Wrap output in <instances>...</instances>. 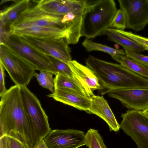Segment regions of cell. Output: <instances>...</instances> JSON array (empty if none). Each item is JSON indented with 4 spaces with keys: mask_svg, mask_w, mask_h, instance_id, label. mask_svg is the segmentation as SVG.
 <instances>
[{
    "mask_svg": "<svg viewBox=\"0 0 148 148\" xmlns=\"http://www.w3.org/2000/svg\"><path fill=\"white\" fill-rule=\"evenodd\" d=\"M7 148H10L9 145V143L8 142V139L7 140Z\"/></svg>",
    "mask_w": 148,
    "mask_h": 148,
    "instance_id": "35",
    "label": "cell"
},
{
    "mask_svg": "<svg viewBox=\"0 0 148 148\" xmlns=\"http://www.w3.org/2000/svg\"><path fill=\"white\" fill-rule=\"evenodd\" d=\"M47 96L86 112L90 107V97L67 88L61 87L54 89V92L48 95Z\"/></svg>",
    "mask_w": 148,
    "mask_h": 148,
    "instance_id": "15",
    "label": "cell"
},
{
    "mask_svg": "<svg viewBox=\"0 0 148 148\" xmlns=\"http://www.w3.org/2000/svg\"><path fill=\"white\" fill-rule=\"evenodd\" d=\"M3 44L27 60L36 70L49 71L57 75L49 56L24 42L20 37L11 34Z\"/></svg>",
    "mask_w": 148,
    "mask_h": 148,
    "instance_id": "8",
    "label": "cell"
},
{
    "mask_svg": "<svg viewBox=\"0 0 148 148\" xmlns=\"http://www.w3.org/2000/svg\"><path fill=\"white\" fill-rule=\"evenodd\" d=\"M0 45L4 43L6 40L11 34L7 26L2 22L0 21Z\"/></svg>",
    "mask_w": 148,
    "mask_h": 148,
    "instance_id": "29",
    "label": "cell"
},
{
    "mask_svg": "<svg viewBox=\"0 0 148 148\" xmlns=\"http://www.w3.org/2000/svg\"><path fill=\"white\" fill-rule=\"evenodd\" d=\"M48 56L57 74L66 75L74 78L72 72L68 64L54 57Z\"/></svg>",
    "mask_w": 148,
    "mask_h": 148,
    "instance_id": "25",
    "label": "cell"
},
{
    "mask_svg": "<svg viewBox=\"0 0 148 148\" xmlns=\"http://www.w3.org/2000/svg\"><path fill=\"white\" fill-rule=\"evenodd\" d=\"M83 131L74 129L51 130L43 139L48 148H78L86 145Z\"/></svg>",
    "mask_w": 148,
    "mask_h": 148,
    "instance_id": "11",
    "label": "cell"
},
{
    "mask_svg": "<svg viewBox=\"0 0 148 148\" xmlns=\"http://www.w3.org/2000/svg\"><path fill=\"white\" fill-rule=\"evenodd\" d=\"M37 6L45 12L52 14L64 15L71 12H83L85 0H35Z\"/></svg>",
    "mask_w": 148,
    "mask_h": 148,
    "instance_id": "13",
    "label": "cell"
},
{
    "mask_svg": "<svg viewBox=\"0 0 148 148\" xmlns=\"http://www.w3.org/2000/svg\"><path fill=\"white\" fill-rule=\"evenodd\" d=\"M125 13L127 28L135 32L143 30L148 24V0H118Z\"/></svg>",
    "mask_w": 148,
    "mask_h": 148,
    "instance_id": "10",
    "label": "cell"
},
{
    "mask_svg": "<svg viewBox=\"0 0 148 148\" xmlns=\"http://www.w3.org/2000/svg\"><path fill=\"white\" fill-rule=\"evenodd\" d=\"M116 61L134 73L148 79V67L146 66L127 57L126 55L120 56Z\"/></svg>",
    "mask_w": 148,
    "mask_h": 148,
    "instance_id": "22",
    "label": "cell"
},
{
    "mask_svg": "<svg viewBox=\"0 0 148 148\" xmlns=\"http://www.w3.org/2000/svg\"><path fill=\"white\" fill-rule=\"evenodd\" d=\"M8 137L4 136L0 138V148H7Z\"/></svg>",
    "mask_w": 148,
    "mask_h": 148,
    "instance_id": "32",
    "label": "cell"
},
{
    "mask_svg": "<svg viewBox=\"0 0 148 148\" xmlns=\"http://www.w3.org/2000/svg\"><path fill=\"white\" fill-rule=\"evenodd\" d=\"M33 2L30 1L28 7L21 12L18 19L9 26V30L14 28L36 26H57L66 30L61 23L63 15L46 13L37 7L35 0Z\"/></svg>",
    "mask_w": 148,
    "mask_h": 148,
    "instance_id": "7",
    "label": "cell"
},
{
    "mask_svg": "<svg viewBox=\"0 0 148 148\" xmlns=\"http://www.w3.org/2000/svg\"><path fill=\"white\" fill-rule=\"evenodd\" d=\"M24 108L38 137L43 138L51 130L48 117L37 97L27 86H20Z\"/></svg>",
    "mask_w": 148,
    "mask_h": 148,
    "instance_id": "6",
    "label": "cell"
},
{
    "mask_svg": "<svg viewBox=\"0 0 148 148\" xmlns=\"http://www.w3.org/2000/svg\"><path fill=\"white\" fill-rule=\"evenodd\" d=\"M0 62L16 85L27 86L34 77V66L4 44L0 45Z\"/></svg>",
    "mask_w": 148,
    "mask_h": 148,
    "instance_id": "4",
    "label": "cell"
},
{
    "mask_svg": "<svg viewBox=\"0 0 148 148\" xmlns=\"http://www.w3.org/2000/svg\"><path fill=\"white\" fill-rule=\"evenodd\" d=\"M126 17L124 12L121 9L117 10L110 24V27L124 30L126 28Z\"/></svg>",
    "mask_w": 148,
    "mask_h": 148,
    "instance_id": "26",
    "label": "cell"
},
{
    "mask_svg": "<svg viewBox=\"0 0 148 148\" xmlns=\"http://www.w3.org/2000/svg\"><path fill=\"white\" fill-rule=\"evenodd\" d=\"M117 32L131 39L143 47L145 50L148 51V38L134 34L131 32L114 29Z\"/></svg>",
    "mask_w": 148,
    "mask_h": 148,
    "instance_id": "27",
    "label": "cell"
},
{
    "mask_svg": "<svg viewBox=\"0 0 148 148\" xmlns=\"http://www.w3.org/2000/svg\"><path fill=\"white\" fill-rule=\"evenodd\" d=\"M86 145L88 148H107L98 130L90 128L85 134Z\"/></svg>",
    "mask_w": 148,
    "mask_h": 148,
    "instance_id": "23",
    "label": "cell"
},
{
    "mask_svg": "<svg viewBox=\"0 0 148 148\" xmlns=\"http://www.w3.org/2000/svg\"><path fill=\"white\" fill-rule=\"evenodd\" d=\"M125 51L127 57L148 67V56L126 50Z\"/></svg>",
    "mask_w": 148,
    "mask_h": 148,
    "instance_id": "28",
    "label": "cell"
},
{
    "mask_svg": "<svg viewBox=\"0 0 148 148\" xmlns=\"http://www.w3.org/2000/svg\"><path fill=\"white\" fill-rule=\"evenodd\" d=\"M121 117L120 128L132 139L137 148H148V117L143 111L129 110Z\"/></svg>",
    "mask_w": 148,
    "mask_h": 148,
    "instance_id": "5",
    "label": "cell"
},
{
    "mask_svg": "<svg viewBox=\"0 0 148 148\" xmlns=\"http://www.w3.org/2000/svg\"><path fill=\"white\" fill-rule=\"evenodd\" d=\"M61 87L73 90L90 98L94 95L93 92L86 88L76 79L67 75L57 74L54 78V88Z\"/></svg>",
    "mask_w": 148,
    "mask_h": 148,
    "instance_id": "19",
    "label": "cell"
},
{
    "mask_svg": "<svg viewBox=\"0 0 148 148\" xmlns=\"http://www.w3.org/2000/svg\"><path fill=\"white\" fill-rule=\"evenodd\" d=\"M82 45L86 50L88 52L98 51L108 53L116 61L120 56L126 55L125 50L115 49L95 42L89 39H86L82 43Z\"/></svg>",
    "mask_w": 148,
    "mask_h": 148,
    "instance_id": "21",
    "label": "cell"
},
{
    "mask_svg": "<svg viewBox=\"0 0 148 148\" xmlns=\"http://www.w3.org/2000/svg\"><path fill=\"white\" fill-rule=\"evenodd\" d=\"M4 68L2 63L0 62V96L1 97L7 90L5 85V73Z\"/></svg>",
    "mask_w": 148,
    "mask_h": 148,
    "instance_id": "30",
    "label": "cell"
},
{
    "mask_svg": "<svg viewBox=\"0 0 148 148\" xmlns=\"http://www.w3.org/2000/svg\"><path fill=\"white\" fill-rule=\"evenodd\" d=\"M106 34L110 40L120 45L125 50L138 53L145 50L142 46L116 31L114 28L108 29Z\"/></svg>",
    "mask_w": 148,
    "mask_h": 148,
    "instance_id": "20",
    "label": "cell"
},
{
    "mask_svg": "<svg viewBox=\"0 0 148 148\" xmlns=\"http://www.w3.org/2000/svg\"><path fill=\"white\" fill-rule=\"evenodd\" d=\"M36 148H48L43 139H41Z\"/></svg>",
    "mask_w": 148,
    "mask_h": 148,
    "instance_id": "33",
    "label": "cell"
},
{
    "mask_svg": "<svg viewBox=\"0 0 148 148\" xmlns=\"http://www.w3.org/2000/svg\"><path fill=\"white\" fill-rule=\"evenodd\" d=\"M1 97L0 138L11 136L21 141L27 148H36L41 139L25 112L20 86H11Z\"/></svg>",
    "mask_w": 148,
    "mask_h": 148,
    "instance_id": "1",
    "label": "cell"
},
{
    "mask_svg": "<svg viewBox=\"0 0 148 148\" xmlns=\"http://www.w3.org/2000/svg\"><path fill=\"white\" fill-rule=\"evenodd\" d=\"M7 136L10 148H27L24 144L18 139L11 136Z\"/></svg>",
    "mask_w": 148,
    "mask_h": 148,
    "instance_id": "31",
    "label": "cell"
},
{
    "mask_svg": "<svg viewBox=\"0 0 148 148\" xmlns=\"http://www.w3.org/2000/svg\"><path fill=\"white\" fill-rule=\"evenodd\" d=\"M53 74L50 72L42 71H40L38 73H36L34 77L42 87L49 90L53 93L54 92Z\"/></svg>",
    "mask_w": 148,
    "mask_h": 148,
    "instance_id": "24",
    "label": "cell"
},
{
    "mask_svg": "<svg viewBox=\"0 0 148 148\" xmlns=\"http://www.w3.org/2000/svg\"><path fill=\"white\" fill-rule=\"evenodd\" d=\"M22 40L39 51L68 64L72 60L71 49L65 39L39 38L27 36L20 37Z\"/></svg>",
    "mask_w": 148,
    "mask_h": 148,
    "instance_id": "9",
    "label": "cell"
},
{
    "mask_svg": "<svg viewBox=\"0 0 148 148\" xmlns=\"http://www.w3.org/2000/svg\"><path fill=\"white\" fill-rule=\"evenodd\" d=\"M103 93L118 99L129 110L143 111L148 107V88L115 89Z\"/></svg>",
    "mask_w": 148,
    "mask_h": 148,
    "instance_id": "12",
    "label": "cell"
},
{
    "mask_svg": "<svg viewBox=\"0 0 148 148\" xmlns=\"http://www.w3.org/2000/svg\"><path fill=\"white\" fill-rule=\"evenodd\" d=\"M12 34L21 37L27 36L39 38H64L66 42L69 34L65 29L57 26H33L10 30Z\"/></svg>",
    "mask_w": 148,
    "mask_h": 148,
    "instance_id": "14",
    "label": "cell"
},
{
    "mask_svg": "<svg viewBox=\"0 0 148 148\" xmlns=\"http://www.w3.org/2000/svg\"><path fill=\"white\" fill-rule=\"evenodd\" d=\"M74 77L88 89L92 92L95 90L104 89L94 73L86 66L75 60H72L68 64Z\"/></svg>",
    "mask_w": 148,
    "mask_h": 148,
    "instance_id": "17",
    "label": "cell"
},
{
    "mask_svg": "<svg viewBox=\"0 0 148 148\" xmlns=\"http://www.w3.org/2000/svg\"><path fill=\"white\" fill-rule=\"evenodd\" d=\"M10 5L0 11V21L9 26L18 18L20 14L29 5V0H13Z\"/></svg>",
    "mask_w": 148,
    "mask_h": 148,
    "instance_id": "18",
    "label": "cell"
},
{
    "mask_svg": "<svg viewBox=\"0 0 148 148\" xmlns=\"http://www.w3.org/2000/svg\"><path fill=\"white\" fill-rule=\"evenodd\" d=\"M143 113L148 117V107L143 111Z\"/></svg>",
    "mask_w": 148,
    "mask_h": 148,
    "instance_id": "34",
    "label": "cell"
},
{
    "mask_svg": "<svg viewBox=\"0 0 148 148\" xmlns=\"http://www.w3.org/2000/svg\"><path fill=\"white\" fill-rule=\"evenodd\" d=\"M90 107L87 112L95 114L101 118L107 123L110 131L118 132L120 129V124L103 97L94 95L90 98Z\"/></svg>",
    "mask_w": 148,
    "mask_h": 148,
    "instance_id": "16",
    "label": "cell"
},
{
    "mask_svg": "<svg viewBox=\"0 0 148 148\" xmlns=\"http://www.w3.org/2000/svg\"><path fill=\"white\" fill-rule=\"evenodd\" d=\"M117 10L113 0H86L82 15L81 36L89 39L106 34Z\"/></svg>",
    "mask_w": 148,
    "mask_h": 148,
    "instance_id": "3",
    "label": "cell"
},
{
    "mask_svg": "<svg viewBox=\"0 0 148 148\" xmlns=\"http://www.w3.org/2000/svg\"><path fill=\"white\" fill-rule=\"evenodd\" d=\"M86 66L95 73L104 88H148V79L136 74L121 64L107 62L89 55Z\"/></svg>",
    "mask_w": 148,
    "mask_h": 148,
    "instance_id": "2",
    "label": "cell"
}]
</instances>
